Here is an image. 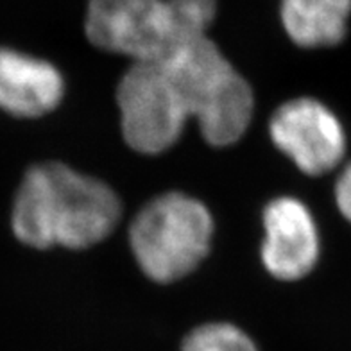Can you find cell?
Instances as JSON below:
<instances>
[{
	"label": "cell",
	"instance_id": "ba28073f",
	"mask_svg": "<svg viewBox=\"0 0 351 351\" xmlns=\"http://www.w3.org/2000/svg\"><path fill=\"white\" fill-rule=\"evenodd\" d=\"M65 77L51 61L0 45V111L13 119H40L60 106Z\"/></svg>",
	"mask_w": 351,
	"mask_h": 351
},
{
	"label": "cell",
	"instance_id": "8992f818",
	"mask_svg": "<svg viewBox=\"0 0 351 351\" xmlns=\"http://www.w3.org/2000/svg\"><path fill=\"white\" fill-rule=\"evenodd\" d=\"M269 136L280 153L312 178L339 171L350 143L341 117L315 97L280 104L269 119Z\"/></svg>",
	"mask_w": 351,
	"mask_h": 351
},
{
	"label": "cell",
	"instance_id": "7c38bea8",
	"mask_svg": "<svg viewBox=\"0 0 351 351\" xmlns=\"http://www.w3.org/2000/svg\"><path fill=\"white\" fill-rule=\"evenodd\" d=\"M333 201L341 217L351 226V160L341 167L333 183Z\"/></svg>",
	"mask_w": 351,
	"mask_h": 351
},
{
	"label": "cell",
	"instance_id": "6da1fadb",
	"mask_svg": "<svg viewBox=\"0 0 351 351\" xmlns=\"http://www.w3.org/2000/svg\"><path fill=\"white\" fill-rule=\"evenodd\" d=\"M122 203L108 183L60 162L23 174L11 203L14 239L33 250H86L113 233Z\"/></svg>",
	"mask_w": 351,
	"mask_h": 351
},
{
	"label": "cell",
	"instance_id": "3957f363",
	"mask_svg": "<svg viewBox=\"0 0 351 351\" xmlns=\"http://www.w3.org/2000/svg\"><path fill=\"white\" fill-rule=\"evenodd\" d=\"M215 222L203 201L165 192L145 203L130 224L134 262L149 280L174 283L194 273L212 250Z\"/></svg>",
	"mask_w": 351,
	"mask_h": 351
},
{
	"label": "cell",
	"instance_id": "8fae6325",
	"mask_svg": "<svg viewBox=\"0 0 351 351\" xmlns=\"http://www.w3.org/2000/svg\"><path fill=\"white\" fill-rule=\"evenodd\" d=\"M169 5L178 45L208 36L210 25L217 14V0H169Z\"/></svg>",
	"mask_w": 351,
	"mask_h": 351
},
{
	"label": "cell",
	"instance_id": "7a4b0ae2",
	"mask_svg": "<svg viewBox=\"0 0 351 351\" xmlns=\"http://www.w3.org/2000/svg\"><path fill=\"white\" fill-rule=\"evenodd\" d=\"M160 61L210 145L228 147L244 136L253 121V90L208 36L174 47Z\"/></svg>",
	"mask_w": 351,
	"mask_h": 351
},
{
	"label": "cell",
	"instance_id": "9c48e42d",
	"mask_svg": "<svg viewBox=\"0 0 351 351\" xmlns=\"http://www.w3.org/2000/svg\"><path fill=\"white\" fill-rule=\"evenodd\" d=\"M287 36L301 49H330L348 36L351 0H282Z\"/></svg>",
	"mask_w": 351,
	"mask_h": 351
},
{
	"label": "cell",
	"instance_id": "30bf717a",
	"mask_svg": "<svg viewBox=\"0 0 351 351\" xmlns=\"http://www.w3.org/2000/svg\"><path fill=\"white\" fill-rule=\"evenodd\" d=\"M181 351H258V346L237 324L213 321L186 333Z\"/></svg>",
	"mask_w": 351,
	"mask_h": 351
},
{
	"label": "cell",
	"instance_id": "5b68a950",
	"mask_svg": "<svg viewBox=\"0 0 351 351\" xmlns=\"http://www.w3.org/2000/svg\"><path fill=\"white\" fill-rule=\"evenodd\" d=\"M84 34L131 61L162 60L178 45L169 0H88Z\"/></svg>",
	"mask_w": 351,
	"mask_h": 351
},
{
	"label": "cell",
	"instance_id": "52a82bcc",
	"mask_svg": "<svg viewBox=\"0 0 351 351\" xmlns=\"http://www.w3.org/2000/svg\"><path fill=\"white\" fill-rule=\"evenodd\" d=\"M263 241L260 256L265 271L282 282H298L317 267L321 231L308 204L280 195L262 213Z\"/></svg>",
	"mask_w": 351,
	"mask_h": 351
},
{
	"label": "cell",
	"instance_id": "277c9868",
	"mask_svg": "<svg viewBox=\"0 0 351 351\" xmlns=\"http://www.w3.org/2000/svg\"><path fill=\"white\" fill-rule=\"evenodd\" d=\"M117 106L125 143L145 156L174 147L190 119L160 60L131 63L117 86Z\"/></svg>",
	"mask_w": 351,
	"mask_h": 351
}]
</instances>
